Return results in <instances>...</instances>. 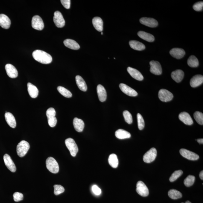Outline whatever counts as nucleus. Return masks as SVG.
Instances as JSON below:
<instances>
[{"label": "nucleus", "instance_id": "nucleus-1", "mask_svg": "<svg viewBox=\"0 0 203 203\" xmlns=\"http://www.w3.org/2000/svg\"><path fill=\"white\" fill-rule=\"evenodd\" d=\"M33 56L36 61L43 64H50L52 60V57L50 55L40 50H36L33 52Z\"/></svg>", "mask_w": 203, "mask_h": 203}, {"label": "nucleus", "instance_id": "nucleus-2", "mask_svg": "<svg viewBox=\"0 0 203 203\" xmlns=\"http://www.w3.org/2000/svg\"><path fill=\"white\" fill-rule=\"evenodd\" d=\"M30 148V145L27 141L22 140L17 146V152L20 157H24L27 154Z\"/></svg>", "mask_w": 203, "mask_h": 203}, {"label": "nucleus", "instance_id": "nucleus-3", "mask_svg": "<svg viewBox=\"0 0 203 203\" xmlns=\"http://www.w3.org/2000/svg\"><path fill=\"white\" fill-rule=\"evenodd\" d=\"M46 166L48 170L53 174H57L59 172V164L54 158L49 157L46 159Z\"/></svg>", "mask_w": 203, "mask_h": 203}, {"label": "nucleus", "instance_id": "nucleus-4", "mask_svg": "<svg viewBox=\"0 0 203 203\" xmlns=\"http://www.w3.org/2000/svg\"><path fill=\"white\" fill-rule=\"evenodd\" d=\"M65 143L71 155L74 157L75 156L78 152V148L74 140L72 138H68L66 140Z\"/></svg>", "mask_w": 203, "mask_h": 203}, {"label": "nucleus", "instance_id": "nucleus-5", "mask_svg": "<svg viewBox=\"0 0 203 203\" xmlns=\"http://www.w3.org/2000/svg\"><path fill=\"white\" fill-rule=\"evenodd\" d=\"M159 97L161 101L167 102L172 100L174 95L172 93L167 90L162 89L159 91Z\"/></svg>", "mask_w": 203, "mask_h": 203}, {"label": "nucleus", "instance_id": "nucleus-6", "mask_svg": "<svg viewBox=\"0 0 203 203\" xmlns=\"http://www.w3.org/2000/svg\"><path fill=\"white\" fill-rule=\"evenodd\" d=\"M32 26L34 29L39 31H41L44 28V22L40 17L35 16L32 20Z\"/></svg>", "mask_w": 203, "mask_h": 203}, {"label": "nucleus", "instance_id": "nucleus-7", "mask_svg": "<svg viewBox=\"0 0 203 203\" xmlns=\"http://www.w3.org/2000/svg\"><path fill=\"white\" fill-rule=\"evenodd\" d=\"M157 156V151L155 148H152L148 151L144 156V161L146 163H151L155 160Z\"/></svg>", "mask_w": 203, "mask_h": 203}, {"label": "nucleus", "instance_id": "nucleus-8", "mask_svg": "<svg viewBox=\"0 0 203 203\" xmlns=\"http://www.w3.org/2000/svg\"><path fill=\"white\" fill-rule=\"evenodd\" d=\"M136 190L139 195L143 197H146L149 194L148 189L145 184L141 181L137 182Z\"/></svg>", "mask_w": 203, "mask_h": 203}, {"label": "nucleus", "instance_id": "nucleus-9", "mask_svg": "<svg viewBox=\"0 0 203 203\" xmlns=\"http://www.w3.org/2000/svg\"><path fill=\"white\" fill-rule=\"evenodd\" d=\"M180 153L183 157L189 160L195 161L198 159L199 156L196 153L191 152L187 149H182L180 150Z\"/></svg>", "mask_w": 203, "mask_h": 203}, {"label": "nucleus", "instance_id": "nucleus-10", "mask_svg": "<svg viewBox=\"0 0 203 203\" xmlns=\"http://www.w3.org/2000/svg\"><path fill=\"white\" fill-rule=\"evenodd\" d=\"M53 19L55 25L58 28H63L65 24V21L62 14L59 11H56L54 13Z\"/></svg>", "mask_w": 203, "mask_h": 203}, {"label": "nucleus", "instance_id": "nucleus-11", "mask_svg": "<svg viewBox=\"0 0 203 203\" xmlns=\"http://www.w3.org/2000/svg\"><path fill=\"white\" fill-rule=\"evenodd\" d=\"M150 71L152 74L155 75H160L162 74V67L160 63L158 61H152L150 62Z\"/></svg>", "mask_w": 203, "mask_h": 203}, {"label": "nucleus", "instance_id": "nucleus-12", "mask_svg": "<svg viewBox=\"0 0 203 203\" xmlns=\"http://www.w3.org/2000/svg\"><path fill=\"white\" fill-rule=\"evenodd\" d=\"M119 87L123 93L128 96L132 97L137 96V91L125 84L121 83L119 85Z\"/></svg>", "mask_w": 203, "mask_h": 203}, {"label": "nucleus", "instance_id": "nucleus-13", "mask_svg": "<svg viewBox=\"0 0 203 203\" xmlns=\"http://www.w3.org/2000/svg\"><path fill=\"white\" fill-rule=\"evenodd\" d=\"M4 160L5 164L8 169L11 172H15L16 170V166L10 156L8 154H5L4 156Z\"/></svg>", "mask_w": 203, "mask_h": 203}, {"label": "nucleus", "instance_id": "nucleus-14", "mask_svg": "<svg viewBox=\"0 0 203 203\" xmlns=\"http://www.w3.org/2000/svg\"><path fill=\"white\" fill-rule=\"evenodd\" d=\"M141 24L151 28H155L158 25L156 20L151 18L143 17L140 20Z\"/></svg>", "mask_w": 203, "mask_h": 203}, {"label": "nucleus", "instance_id": "nucleus-15", "mask_svg": "<svg viewBox=\"0 0 203 203\" xmlns=\"http://www.w3.org/2000/svg\"><path fill=\"white\" fill-rule=\"evenodd\" d=\"M5 69L7 74L9 77L11 78H15L17 77L18 73L17 70L13 65L10 64H6L5 66Z\"/></svg>", "mask_w": 203, "mask_h": 203}, {"label": "nucleus", "instance_id": "nucleus-16", "mask_svg": "<svg viewBox=\"0 0 203 203\" xmlns=\"http://www.w3.org/2000/svg\"><path fill=\"white\" fill-rule=\"evenodd\" d=\"M170 54L173 57L179 59L184 57L185 55V51L181 48H174L170 51Z\"/></svg>", "mask_w": 203, "mask_h": 203}, {"label": "nucleus", "instance_id": "nucleus-17", "mask_svg": "<svg viewBox=\"0 0 203 203\" xmlns=\"http://www.w3.org/2000/svg\"><path fill=\"white\" fill-rule=\"evenodd\" d=\"M179 118L180 120L187 125H191L193 123L192 118L187 112L181 113L179 114Z\"/></svg>", "mask_w": 203, "mask_h": 203}, {"label": "nucleus", "instance_id": "nucleus-18", "mask_svg": "<svg viewBox=\"0 0 203 203\" xmlns=\"http://www.w3.org/2000/svg\"><path fill=\"white\" fill-rule=\"evenodd\" d=\"M11 21L10 18L4 14H0V26L5 29H8L10 26Z\"/></svg>", "mask_w": 203, "mask_h": 203}, {"label": "nucleus", "instance_id": "nucleus-19", "mask_svg": "<svg viewBox=\"0 0 203 203\" xmlns=\"http://www.w3.org/2000/svg\"><path fill=\"white\" fill-rule=\"evenodd\" d=\"M127 71L130 75L135 79L140 81H142L144 79V76L137 69L131 67H128L127 68Z\"/></svg>", "mask_w": 203, "mask_h": 203}, {"label": "nucleus", "instance_id": "nucleus-20", "mask_svg": "<svg viewBox=\"0 0 203 203\" xmlns=\"http://www.w3.org/2000/svg\"><path fill=\"white\" fill-rule=\"evenodd\" d=\"M97 92L99 101L104 102L106 100L107 94L105 88L101 85H98L97 87Z\"/></svg>", "mask_w": 203, "mask_h": 203}, {"label": "nucleus", "instance_id": "nucleus-21", "mask_svg": "<svg viewBox=\"0 0 203 203\" xmlns=\"http://www.w3.org/2000/svg\"><path fill=\"white\" fill-rule=\"evenodd\" d=\"M203 82V76L202 75H197L191 78L190 85L191 87L195 88L200 86Z\"/></svg>", "mask_w": 203, "mask_h": 203}, {"label": "nucleus", "instance_id": "nucleus-22", "mask_svg": "<svg viewBox=\"0 0 203 203\" xmlns=\"http://www.w3.org/2000/svg\"><path fill=\"white\" fill-rule=\"evenodd\" d=\"M184 71L181 70L173 71L171 74V77L176 82L179 83L182 81L184 77Z\"/></svg>", "mask_w": 203, "mask_h": 203}, {"label": "nucleus", "instance_id": "nucleus-23", "mask_svg": "<svg viewBox=\"0 0 203 203\" xmlns=\"http://www.w3.org/2000/svg\"><path fill=\"white\" fill-rule=\"evenodd\" d=\"M5 119L8 125L11 128H14L16 126L15 118L11 113L6 112L5 115Z\"/></svg>", "mask_w": 203, "mask_h": 203}, {"label": "nucleus", "instance_id": "nucleus-24", "mask_svg": "<svg viewBox=\"0 0 203 203\" xmlns=\"http://www.w3.org/2000/svg\"><path fill=\"white\" fill-rule=\"evenodd\" d=\"M73 124L75 129L78 132H81L84 128V123L82 120L75 118L73 121Z\"/></svg>", "mask_w": 203, "mask_h": 203}, {"label": "nucleus", "instance_id": "nucleus-25", "mask_svg": "<svg viewBox=\"0 0 203 203\" xmlns=\"http://www.w3.org/2000/svg\"><path fill=\"white\" fill-rule=\"evenodd\" d=\"M28 91L30 96L33 98H36L39 94V90L37 87L31 83L28 82L27 84Z\"/></svg>", "mask_w": 203, "mask_h": 203}, {"label": "nucleus", "instance_id": "nucleus-26", "mask_svg": "<svg viewBox=\"0 0 203 203\" xmlns=\"http://www.w3.org/2000/svg\"><path fill=\"white\" fill-rule=\"evenodd\" d=\"M64 44L66 47L75 50L79 49L80 48L79 44L74 40L66 39L64 41Z\"/></svg>", "mask_w": 203, "mask_h": 203}, {"label": "nucleus", "instance_id": "nucleus-27", "mask_svg": "<svg viewBox=\"0 0 203 203\" xmlns=\"http://www.w3.org/2000/svg\"><path fill=\"white\" fill-rule=\"evenodd\" d=\"M76 84L81 90L86 91L87 90V87L85 81L81 76L77 75L75 78Z\"/></svg>", "mask_w": 203, "mask_h": 203}, {"label": "nucleus", "instance_id": "nucleus-28", "mask_svg": "<svg viewBox=\"0 0 203 203\" xmlns=\"http://www.w3.org/2000/svg\"><path fill=\"white\" fill-rule=\"evenodd\" d=\"M92 24L95 29L99 32L103 31V22L101 18L96 17L92 20Z\"/></svg>", "mask_w": 203, "mask_h": 203}, {"label": "nucleus", "instance_id": "nucleus-29", "mask_svg": "<svg viewBox=\"0 0 203 203\" xmlns=\"http://www.w3.org/2000/svg\"><path fill=\"white\" fill-rule=\"evenodd\" d=\"M129 44L130 47L135 50L141 51L145 49L144 45L139 41L131 40L129 41Z\"/></svg>", "mask_w": 203, "mask_h": 203}, {"label": "nucleus", "instance_id": "nucleus-30", "mask_svg": "<svg viewBox=\"0 0 203 203\" xmlns=\"http://www.w3.org/2000/svg\"><path fill=\"white\" fill-rule=\"evenodd\" d=\"M138 35L141 39L148 42H153L155 40L154 36L152 35L145 32L140 31L138 33Z\"/></svg>", "mask_w": 203, "mask_h": 203}, {"label": "nucleus", "instance_id": "nucleus-31", "mask_svg": "<svg viewBox=\"0 0 203 203\" xmlns=\"http://www.w3.org/2000/svg\"><path fill=\"white\" fill-rule=\"evenodd\" d=\"M116 137L120 139H129L131 137L130 133L122 129H119L115 132Z\"/></svg>", "mask_w": 203, "mask_h": 203}, {"label": "nucleus", "instance_id": "nucleus-32", "mask_svg": "<svg viewBox=\"0 0 203 203\" xmlns=\"http://www.w3.org/2000/svg\"><path fill=\"white\" fill-rule=\"evenodd\" d=\"M109 163L113 168H116L118 167L119 164L117 156L115 154H111L109 155Z\"/></svg>", "mask_w": 203, "mask_h": 203}, {"label": "nucleus", "instance_id": "nucleus-33", "mask_svg": "<svg viewBox=\"0 0 203 203\" xmlns=\"http://www.w3.org/2000/svg\"><path fill=\"white\" fill-rule=\"evenodd\" d=\"M168 195L171 199H177L182 197V194L180 191L175 189H172L168 192Z\"/></svg>", "mask_w": 203, "mask_h": 203}, {"label": "nucleus", "instance_id": "nucleus-34", "mask_svg": "<svg viewBox=\"0 0 203 203\" xmlns=\"http://www.w3.org/2000/svg\"><path fill=\"white\" fill-rule=\"evenodd\" d=\"M187 64L191 67H197L199 64L198 60L195 56H191L188 59Z\"/></svg>", "mask_w": 203, "mask_h": 203}, {"label": "nucleus", "instance_id": "nucleus-35", "mask_svg": "<svg viewBox=\"0 0 203 203\" xmlns=\"http://www.w3.org/2000/svg\"><path fill=\"white\" fill-rule=\"evenodd\" d=\"M58 91L61 95L65 97L70 98L72 97V94L71 91L62 86H59L57 87Z\"/></svg>", "mask_w": 203, "mask_h": 203}, {"label": "nucleus", "instance_id": "nucleus-36", "mask_svg": "<svg viewBox=\"0 0 203 203\" xmlns=\"http://www.w3.org/2000/svg\"><path fill=\"white\" fill-rule=\"evenodd\" d=\"M195 176L193 175H190L188 176L187 178L185 179L184 181V184L186 187H189L192 186L195 182Z\"/></svg>", "mask_w": 203, "mask_h": 203}, {"label": "nucleus", "instance_id": "nucleus-37", "mask_svg": "<svg viewBox=\"0 0 203 203\" xmlns=\"http://www.w3.org/2000/svg\"><path fill=\"white\" fill-rule=\"evenodd\" d=\"M194 119L198 124L201 125L203 124V114L202 113L199 111H196L194 114Z\"/></svg>", "mask_w": 203, "mask_h": 203}, {"label": "nucleus", "instance_id": "nucleus-38", "mask_svg": "<svg viewBox=\"0 0 203 203\" xmlns=\"http://www.w3.org/2000/svg\"><path fill=\"white\" fill-rule=\"evenodd\" d=\"M183 171L181 170L175 171L172 174V176L170 178L169 180L171 182H174L178 178L182 175L183 174Z\"/></svg>", "mask_w": 203, "mask_h": 203}, {"label": "nucleus", "instance_id": "nucleus-39", "mask_svg": "<svg viewBox=\"0 0 203 203\" xmlns=\"http://www.w3.org/2000/svg\"><path fill=\"white\" fill-rule=\"evenodd\" d=\"M137 119L138 128L140 130H141L144 129V127L145 124L144 118L140 114L138 113L137 114Z\"/></svg>", "mask_w": 203, "mask_h": 203}, {"label": "nucleus", "instance_id": "nucleus-40", "mask_svg": "<svg viewBox=\"0 0 203 203\" xmlns=\"http://www.w3.org/2000/svg\"><path fill=\"white\" fill-rule=\"evenodd\" d=\"M124 120L126 122L129 124H131L132 123V115L128 111L125 110L123 112Z\"/></svg>", "mask_w": 203, "mask_h": 203}, {"label": "nucleus", "instance_id": "nucleus-41", "mask_svg": "<svg viewBox=\"0 0 203 203\" xmlns=\"http://www.w3.org/2000/svg\"><path fill=\"white\" fill-rule=\"evenodd\" d=\"M54 194L56 196L62 193L65 191L64 188L60 185H55L54 186Z\"/></svg>", "mask_w": 203, "mask_h": 203}, {"label": "nucleus", "instance_id": "nucleus-42", "mask_svg": "<svg viewBox=\"0 0 203 203\" xmlns=\"http://www.w3.org/2000/svg\"><path fill=\"white\" fill-rule=\"evenodd\" d=\"M48 118V124L51 127H54L57 124V119L55 116H51Z\"/></svg>", "mask_w": 203, "mask_h": 203}, {"label": "nucleus", "instance_id": "nucleus-43", "mask_svg": "<svg viewBox=\"0 0 203 203\" xmlns=\"http://www.w3.org/2000/svg\"><path fill=\"white\" fill-rule=\"evenodd\" d=\"M13 197L14 200L15 202H19V201H22L24 198V195L21 193L16 192L13 194Z\"/></svg>", "mask_w": 203, "mask_h": 203}, {"label": "nucleus", "instance_id": "nucleus-44", "mask_svg": "<svg viewBox=\"0 0 203 203\" xmlns=\"http://www.w3.org/2000/svg\"><path fill=\"white\" fill-rule=\"evenodd\" d=\"M193 8L196 11H202L203 8V2L202 1L196 3L193 6Z\"/></svg>", "mask_w": 203, "mask_h": 203}, {"label": "nucleus", "instance_id": "nucleus-45", "mask_svg": "<svg viewBox=\"0 0 203 203\" xmlns=\"http://www.w3.org/2000/svg\"><path fill=\"white\" fill-rule=\"evenodd\" d=\"M46 115L47 117H51V116H55L56 115V110L54 108H50L46 111Z\"/></svg>", "mask_w": 203, "mask_h": 203}, {"label": "nucleus", "instance_id": "nucleus-46", "mask_svg": "<svg viewBox=\"0 0 203 203\" xmlns=\"http://www.w3.org/2000/svg\"><path fill=\"white\" fill-rule=\"evenodd\" d=\"M92 190L93 193L96 195H100L101 193V189L95 185L92 186Z\"/></svg>", "mask_w": 203, "mask_h": 203}, {"label": "nucleus", "instance_id": "nucleus-47", "mask_svg": "<svg viewBox=\"0 0 203 203\" xmlns=\"http://www.w3.org/2000/svg\"><path fill=\"white\" fill-rule=\"evenodd\" d=\"M61 2L63 6L67 9L70 8L71 1L70 0H61Z\"/></svg>", "mask_w": 203, "mask_h": 203}, {"label": "nucleus", "instance_id": "nucleus-48", "mask_svg": "<svg viewBox=\"0 0 203 203\" xmlns=\"http://www.w3.org/2000/svg\"><path fill=\"white\" fill-rule=\"evenodd\" d=\"M199 177L201 179H203V171L202 170L201 171V172L199 174Z\"/></svg>", "mask_w": 203, "mask_h": 203}, {"label": "nucleus", "instance_id": "nucleus-49", "mask_svg": "<svg viewBox=\"0 0 203 203\" xmlns=\"http://www.w3.org/2000/svg\"><path fill=\"white\" fill-rule=\"evenodd\" d=\"M197 142L199 143L200 144H203V139H200L197 140Z\"/></svg>", "mask_w": 203, "mask_h": 203}, {"label": "nucleus", "instance_id": "nucleus-50", "mask_svg": "<svg viewBox=\"0 0 203 203\" xmlns=\"http://www.w3.org/2000/svg\"><path fill=\"white\" fill-rule=\"evenodd\" d=\"M185 203H191L190 201H187Z\"/></svg>", "mask_w": 203, "mask_h": 203}, {"label": "nucleus", "instance_id": "nucleus-51", "mask_svg": "<svg viewBox=\"0 0 203 203\" xmlns=\"http://www.w3.org/2000/svg\"><path fill=\"white\" fill-rule=\"evenodd\" d=\"M101 34H103V32H101Z\"/></svg>", "mask_w": 203, "mask_h": 203}, {"label": "nucleus", "instance_id": "nucleus-52", "mask_svg": "<svg viewBox=\"0 0 203 203\" xmlns=\"http://www.w3.org/2000/svg\"></svg>", "mask_w": 203, "mask_h": 203}]
</instances>
